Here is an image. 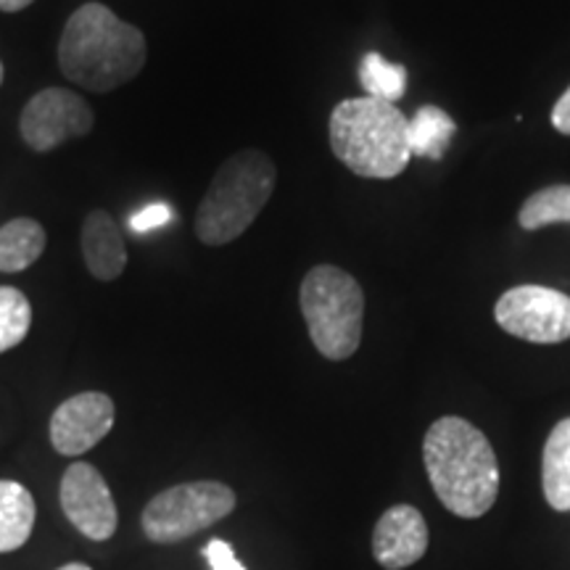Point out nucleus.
<instances>
[{
    "instance_id": "2",
    "label": "nucleus",
    "mask_w": 570,
    "mask_h": 570,
    "mask_svg": "<svg viewBox=\"0 0 570 570\" xmlns=\"http://www.w3.org/2000/svg\"><path fill=\"white\" fill-rule=\"evenodd\" d=\"M423 460L439 502L460 518H481L499 497L494 446L473 423L441 417L428 428Z\"/></svg>"
},
{
    "instance_id": "6",
    "label": "nucleus",
    "mask_w": 570,
    "mask_h": 570,
    "mask_svg": "<svg viewBox=\"0 0 570 570\" xmlns=\"http://www.w3.org/2000/svg\"><path fill=\"white\" fill-rule=\"evenodd\" d=\"M235 510V491L219 481L180 483L156 494L142 510V531L156 544H175L209 529Z\"/></svg>"
},
{
    "instance_id": "14",
    "label": "nucleus",
    "mask_w": 570,
    "mask_h": 570,
    "mask_svg": "<svg viewBox=\"0 0 570 570\" xmlns=\"http://www.w3.org/2000/svg\"><path fill=\"white\" fill-rule=\"evenodd\" d=\"M35 529V499L17 481H0V552L27 544Z\"/></svg>"
},
{
    "instance_id": "12",
    "label": "nucleus",
    "mask_w": 570,
    "mask_h": 570,
    "mask_svg": "<svg viewBox=\"0 0 570 570\" xmlns=\"http://www.w3.org/2000/svg\"><path fill=\"white\" fill-rule=\"evenodd\" d=\"M82 256L96 281H117L127 267V248L122 230L109 212L92 209L82 223Z\"/></svg>"
},
{
    "instance_id": "7",
    "label": "nucleus",
    "mask_w": 570,
    "mask_h": 570,
    "mask_svg": "<svg viewBox=\"0 0 570 570\" xmlns=\"http://www.w3.org/2000/svg\"><path fill=\"white\" fill-rule=\"evenodd\" d=\"M497 325L529 344H562L570 338V296L547 285H518L494 306Z\"/></svg>"
},
{
    "instance_id": "17",
    "label": "nucleus",
    "mask_w": 570,
    "mask_h": 570,
    "mask_svg": "<svg viewBox=\"0 0 570 570\" xmlns=\"http://www.w3.org/2000/svg\"><path fill=\"white\" fill-rule=\"evenodd\" d=\"M360 82L370 98L394 104L407 90V69L386 61L381 53H367L360 63Z\"/></svg>"
},
{
    "instance_id": "11",
    "label": "nucleus",
    "mask_w": 570,
    "mask_h": 570,
    "mask_svg": "<svg viewBox=\"0 0 570 570\" xmlns=\"http://www.w3.org/2000/svg\"><path fill=\"white\" fill-rule=\"evenodd\" d=\"M428 552V525L412 504L386 510L373 531V558L381 568L402 570L415 566Z\"/></svg>"
},
{
    "instance_id": "21",
    "label": "nucleus",
    "mask_w": 570,
    "mask_h": 570,
    "mask_svg": "<svg viewBox=\"0 0 570 570\" xmlns=\"http://www.w3.org/2000/svg\"><path fill=\"white\" fill-rule=\"evenodd\" d=\"M204 558L209 560L212 570H246L244 562L235 558L233 547L223 539H212L209 544L204 547Z\"/></svg>"
},
{
    "instance_id": "19",
    "label": "nucleus",
    "mask_w": 570,
    "mask_h": 570,
    "mask_svg": "<svg viewBox=\"0 0 570 570\" xmlns=\"http://www.w3.org/2000/svg\"><path fill=\"white\" fill-rule=\"evenodd\" d=\"M32 327L30 298L13 285H0V354L11 352Z\"/></svg>"
},
{
    "instance_id": "15",
    "label": "nucleus",
    "mask_w": 570,
    "mask_h": 570,
    "mask_svg": "<svg viewBox=\"0 0 570 570\" xmlns=\"http://www.w3.org/2000/svg\"><path fill=\"white\" fill-rule=\"evenodd\" d=\"M46 252V230L38 219L19 217L0 227V273H24Z\"/></svg>"
},
{
    "instance_id": "3",
    "label": "nucleus",
    "mask_w": 570,
    "mask_h": 570,
    "mask_svg": "<svg viewBox=\"0 0 570 570\" xmlns=\"http://www.w3.org/2000/svg\"><path fill=\"white\" fill-rule=\"evenodd\" d=\"M331 148L336 159L367 180H391L412 159L410 119L377 98H346L331 114Z\"/></svg>"
},
{
    "instance_id": "5",
    "label": "nucleus",
    "mask_w": 570,
    "mask_h": 570,
    "mask_svg": "<svg viewBox=\"0 0 570 570\" xmlns=\"http://www.w3.org/2000/svg\"><path fill=\"white\" fill-rule=\"evenodd\" d=\"M302 315L312 344L325 360H348L362 341L365 294L346 269L317 265L302 283Z\"/></svg>"
},
{
    "instance_id": "16",
    "label": "nucleus",
    "mask_w": 570,
    "mask_h": 570,
    "mask_svg": "<svg viewBox=\"0 0 570 570\" xmlns=\"http://www.w3.org/2000/svg\"><path fill=\"white\" fill-rule=\"evenodd\" d=\"M458 125L439 106H423L417 109L415 119H410V151L412 156L439 161L444 159L449 142H452Z\"/></svg>"
},
{
    "instance_id": "13",
    "label": "nucleus",
    "mask_w": 570,
    "mask_h": 570,
    "mask_svg": "<svg viewBox=\"0 0 570 570\" xmlns=\"http://www.w3.org/2000/svg\"><path fill=\"white\" fill-rule=\"evenodd\" d=\"M541 489L552 510H570V417L552 428L541 454Z\"/></svg>"
},
{
    "instance_id": "22",
    "label": "nucleus",
    "mask_w": 570,
    "mask_h": 570,
    "mask_svg": "<svg viewBox=\"0 0 570 570\" xmlns=\"http://www.w3.org/2000/svg\"><path fill=\"white\" fill-rule=\"evenodd\" d=\"M552 125L562 135H570V88L562 92L560 101L552 109Z\"/></svg>"
},
{
    "instance_id": "24",
    "label": "nucleus",
    "mask_w": 570,
    "mask_h": 570,
    "mask_svg": "<svg viewBox=\"0 0 570 570\" xmlns=\"http://www.w3.org/2000/svg\"><path fill=\"white\" fill-rule=\"evenodd\" d=\"M59 570H92V568L85 566V562H69V566H63Z\"/></svg>"
},
{
    "instance_id": "20",
    "label": "nucleus",
    "mask_w": 570,
    "mask_h": 570,
    "mask_svg": "<svg viewBox=\"0 0 570 570\" xmlns=\"http://www.w3.org/2000/svg\"><path fill=\"white\" fill-rule=\"evenodd\" d=\"M167 223H173V209L167 204H151L146 209L135 212L130 217V227L132 233H151L156 227H164Z\"/></svg>"
},
{
    "instance_id": "18",
    "label": "nucleus",
    "mask_w": 570,
    "mask_h": 570,
    "mask_svg": "<svg viewBox=\"0 0 570 570\" xmlns=\"http://www.w3.org/2000/svg\"><path fill=\"white\" fill-rule=\"evenodd\" d=\"M518 223L523 230H539V227L570 223V185H552V188L537 190L520 206Z\"/></svg>"
},
{
    "instance_id": "23",
    "label": "nucleus",
    "mask_w": 570,
    "mask_h": 570,
    "mask_svg": "<svg viewBox=\"0 0 570 570\" xmlns=\"http://www.w3.org/2000/svg\"><path fill=\"white\" fill-rule=\"evenodd\" d=\"M35 0H0V11L6 13H17L21 9H27V6H32Z\"/></svg>"
},
{
    "instance_id": "4",
    "label": "nucleus",
    "mask_w": 570,
    "mask_h": 570,
    "mask_svg": "<svg viewBox=\"0 0 570 570\" xmlns=\"http://www.w3.org/2000/svg\"><path fill=\"white\" fill-rule=\"evenodd\" d=\"M275 161L267 154L240 151L217 169L196 212V235L206 246L240 238L275 190Z\"/></svg>"
},
{
    "instance_id": "8",
    "label": "nucleus",
    "mask_w": 570,
    "mask_h": 570,
    "mask_svg": "<svg viewBox=\"0 0 570 570\" xmlns=\"http://www.w3.org/2000/svg\"><path fill=\"white\" fill-rule=\"evenodd\" d=\"M96 125L90 104L77 92L46 88L30 98L19 119L21 138L38 154H48L71 138H82Z\"/></svg>"
},
{
    "instance_id": "10",
    "label": "nucleus",
    "mask_w": 570,
    "mask_h": 570,
    "mask_svg": "<svg viewBox=\"0 0 570 570\" xmlns=\"http://www.w3.org/2000/svg\"><path fill=\"white\" fill-rule=\"evenodd\" d=\"M114 428V402L101 391H82L59 404L51 417V444L63 458H80Z\"/></svg>"
},
{
    "instance_id": "9",
    "label": "nucleus",
    "mask_w": 570,
    "mask_h": 570,
    "mask_svg": "<svg viewBox=\"0 0 570 570\" xmlns=\"http://www.w3.org/2000/svg\"><path fill=\"white\" fill-rule=\"evenodd\" d=\"M61 508L69 523L92 541L111 539L117 531L119 512L111 489L90 462L67 468L61 479Z\"/></svg>"
},
{
    "instance_id": "25",
    "label": "nucleus",
    "mask_w": 570,
    "mask_h": 570,
    "mask_svg": "<svg viewBox=\"0 0 570 570\" xmlns=\"http://www.w3.org/2000/svg\"><path fill=\"white\" fill-rule=\"evenodd\" d=\"M0 85H3V63H0Z\"/></svg>"
},
{
    "instance_id": "1",
    "label": "nucleus",
    "mask_w": 570,
    "mask_h": 570,
    "mask_svg": "<svg viewBox=\"0 0 570 570\" xmlns=\"http://www.w3.org/2000/svg\"><path fill=\"white\" fill-rule=\"evenodd\" d=\"M146 59V35L104 3L80 6L59 40L61 71L90 92H109L132 82Z\"/></svg>"
}]
</instances>
